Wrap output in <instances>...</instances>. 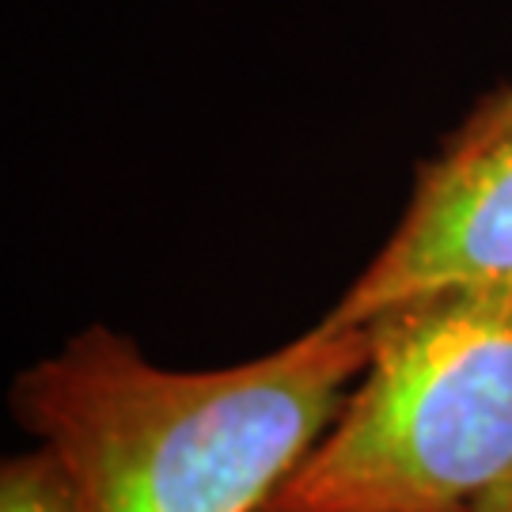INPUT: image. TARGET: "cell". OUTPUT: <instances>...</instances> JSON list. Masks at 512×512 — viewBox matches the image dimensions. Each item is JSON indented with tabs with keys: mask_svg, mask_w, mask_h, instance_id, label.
Instances as JSON below:
<instances>
[{
	"mask_svg": "<svg viewBox=\"0 0 512 512\" xmlns=\"http://www.w3.org/2000/svg\"><path fill=\"white\" fill-rule=\"evenodd\" d=\"M0 512H80V497L65 463L38 444L0 467Z\"/></svg>",
	"mask_w": 512,
	"mask_h": 512,
	"instance_id": "obj_4",
	"label": "cell"
},
{
	"mask_svg": "<svg viewBox=\"0 0 512 512\" xmlns=\"http://www.w3.org/2000/svg\"><path fill=\"white\" fill-rule=\"evenodd\" d=\"M471 512H512V482H505V486L494 490L490 497H482Z\"/></svg>",
	"mask_w": 512,
	"mask_h": 512,
	"instance_id": "obj_6",
	"label": "cell"
},
{
	"mask_svg": "<svg viewBox=\"0 0 512 512\" xmlns=\"http://www.w3.org/2000/svg\"><path fill=\"white\" fill-rule=\"evenodd\" d=\"M505 133H512V84L505 92L490 95V99L459 126V133L448 141V148H475V145H486V141H497V137H505Z\"/></svg>",
	"mask_w": 512,
	"mask_h": 512,
	"instance_id": "obj_5",
	"label": "cell"
},
{
	"mask_svg": "<svg viewBox=\"0 0 512 512\" xmlns=\"http://www.w3.org/2000/svg\"><path fill=\"white\" fill-rule=\"evenodd\" d=\"M501 281H512V133L421 167L399 228L327 323L365 327L406 300Z\"/></svg>",
	"mask_w": 512,
	"mask_h": 512,
	"instance_id": "obj_3",
	"label": "cell"
},
{
	"mask_svg": "<svg viewBox=\"0 0 512 512\" xmlns=\"http://www.w3.org/2000/svg\"><path fill=\"white\" fill-rule=\"evenodd\" d=\"M365 327L361 380L262 512H471L512 482V281Z\"/></svg>",
	"mask_w": 512,
	"mask_h": 512,
	"instance_id": "obj_2",
	"label": "cell"
},
{
	"mask_svg": "<svg viewBox=\"0 0 512 512\" xmlns=\"http://www.w3.org/2000/svg\"><path fill=\"white\" fill-rule=\"evenodd\" d=\"M368 327L319 323L247 365L175 372L92 327L19 372L12 414L73 478L80 512H262L338 418Z\"/></svg>",
	"mask_w": 512,
	"mask_h": 512,
	"instance_id": "obj_1",
	"label": "cell"
}]
</instances>
